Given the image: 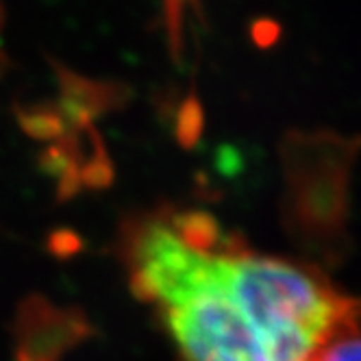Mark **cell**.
Wrapping results in <instances>:
<instances>
[{"mask_svg": "<svg viewBox=\"0 0 361 361\" xmlns=\"http://www.w3.org/2000/svg\"><path fill=\"white\" fill-rule=\"evenodd\" d=\"M20 124L24 131L39 140H50L63 133V116L57 109L48 107H33L20 111Z\"/></svg>", "mask_w": 361, "mask_h": 361, "instance_id": "5", "label": "cell"}, {"mask_svg": "<svg viewBox=\"0 0 361 361\" xmlns=\"http://www.w3.org/2000/svg\"><path fill=\"white\" fill-rule=\"evenodd\" d=\"M68 335H79L74 320L46 302H27L18 316V361H55Z\"/></svg>", "mask_w": 361, "mask_h": 361, "instance_id": "2", "label": "cell"}, {"mask_svg": "<svg viewBox=\"0 0 361 361\" xmlns=\"http://www.w3.org/2000/svg\"><path fill=\"white\" fill-rule=\"evenodd\" d=\"M320 361H361V335H353V338L331 344Z\"/></svg>", "mask_w": 361, "mask_h": 361, "instance_id": "8", "label": "cell"}, {"mask_svg": "<svg viewBox=\"0 0 361 361\" xmlns=\"http://www.w3.org/2000/svg\"><path fill=\"white\" fill-rule=\"evenodd\" d=\"M283 35V29H281V24L272 18H257L250 22V39L257 48H272L279 44Z\"/></svg>", "mask_w": 361, "mask_h": 361, "instance_id": "7", "label": "cell"}, {"mask_svg": "<svg viewBox=\"0 0 361 361\" xmlns=\"http://www.w3.org/2000/svg\"><path fill=\"white\" fill-rule=\"evenodd\" d=\"M120 257L178 361H320L361 335V298L312 266L248 248L209 214L140 216Z\"/></svg>", "mask_w": 361, "mask_h": 361, "instance_id": "1", "label": "cell"}, {"mask_svg": "<svg viewBox=\"0 0 361 361\" xmlns=\"http://www.w3.org/2000/svg\"><path fill=\"white\" fill-rule=\"evenodd\" d=\"M202 131V107L196 94H190L185 102L180 105L178 120H176V135L183 146H192Z\"/></svg>", "mask_w": 361, "mask_h": 361, "instance_id": "6", "label": "cell"}, {"mask_svg": "<svg viewBox=\"0 0 361 361\" xmlns=\"http://www.w3.org/2000/svg\"><path fill=\"white\" fill-rule=\"evenodd\" d=\"M188 7H194V11L200 16V0H164L168 46L174 63H180L183 59V13Z\"/></svg>", "mask_w": 361, "mask_h": 361, "instance_id": "4", "label": "cell"}, {"mask_svg": "<svg viewBox=\"0 0 361 361\" xmlns=\"http://www.w3.org/2000/svg\"><path fill=\"white\" fill-rule=\"evenodd\" d=\"M61 85V111L76 126H87L100 114L122 107L131 96V90L122 83L90 81L59 63H55Z\"/></svg>", "mask_w": 361, "mask_h": 361, "instance_id": "3", "label": "cell"}]
</instances>
